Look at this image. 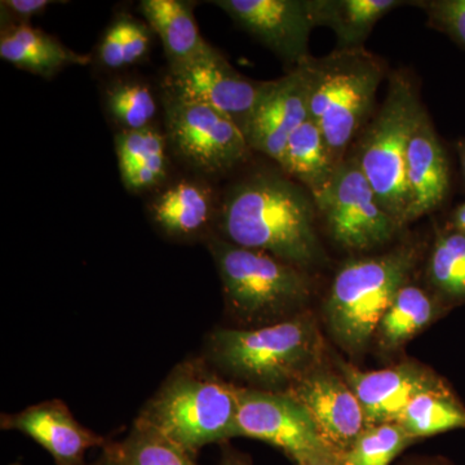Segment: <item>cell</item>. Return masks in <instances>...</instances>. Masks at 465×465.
Here are the masks:
<instances>
[{"label": "cell", "instance_id": "1", "mask_svg": "<svg viewBox=\"0 0 465 465\" xmlns=\"http://www.w3.org/2000/svg\"><path fill=\"white\" fill-rule=\"evenodd\" d=\"M317 215L307 189L283 171L259 170L222 195L216 235L307 271L324 258Z\"/></svg>", "mask_w": 465, "mask_h": 465}, {"label": "cell", "instance_id": "2", "mask_svg": "<svg viewBox=\"0 0 465 465\" xmlns=\"http://www.w3.org/2000/svg\"><path fill=\"white\" fill-rule=\"evenodd\" d=\"M323 344L316 321L302 312L253 329L219 327L208 333L204 361L251 390L287 391L320 366Z\"/></svg>", "mask_w": 465, "mask_h": 465}, {"label": "cell", "instance_id": "3", "mask_svg": "<svg viewBox=\"0 0 465 465\" xmlns=\"http://www.w3.org/2000/svg\"><path fill=\"white\" fill-rule=\"evenodd\" d=\"M237 412L238 385L202 358L174 367L136 420L194 457L204 446L235 437Z\"/></svg>", "mask_w": 465, "mask_h": 465}, {"label": "cell", "instance_id": "4", "mask_svg": "<svg viewBox=\"0 0 465 465\" xmlns=\"http://www.w3.org/2000/svg\"><path fill=\"white\" fill-rule=\"evenodd\" d=\"M308 82L309 119L322 131L336 166L374 113L385 76L381 57L367 51L335 50L300 64Z\"/></svg>", "mask_w": 465, "mask_h": 465}, {"label": "cell", "instance_id": "5", "mask_svg": "<svg viewBox=\"0 0 465 465\" xmlns=\"http://www.w3.org/2000/svg\"><path fill=\"white\" fill-rule=\"evenodd\" d=\"M206 246L222 281L226 312L241 329L296 316L311 299L312 281L305 269L217 235Z\"/></svg>", "mask_w": 465, "mask_h": 465}, {"label": "cell", "instance_id": "6", "mask_svg": "<svg viewBox=\"0 0 465 465\" xmlns=\"http://www.w3.org/2000/svg\"><path fill=\"white\" fill-rule=\"evenodd\" d=\"M419 249L405 243L381 253L349 260L333 278L324 318L333 341L351 354L362 353L397 292L409 283Z\"/></svg>", "mask_w": 465, "mask_h": 465}, {"label": "cell", "instance_id": "7", "mask_svg": "<svg viewBox=\"0 0 465 465\" xmlns=\"http://www.w3.org/2000/svg\"><path fill=\"white\" fill-rule=\"evenodd\" d=\"M424 112L414 79L406 72L393 73L381 110L366 125L351 155L401 229L409 206L407 148Z\"/></svg>", "mask_w": 465, "mask_h": 465}, {"label": "cell", "instance_id": "8", "mask_svg": "<svg viewBox=\"0 0 465 465\" xmlns=\"http://www.w3.org/2000/svg\"><path fill=\"white\" fill-rule=\"evenodd\" d=\"M161 101L171 157L189 173L215 182L249 161L246 136L228 116L167 90Z\"/></svg>", "mask_w": 465, "mask_h": 465}, {"label": "cell", "instance_id": "9", "mask_svg": "<svg viewBox=\"0 0 465 465\" xmlns=\"http://www.w3.org/2000/svg\"><path fill=\"white\" fill-rule=\"evenodd\" d=\"M313 200L330 237L342 249L375 250L401 231L351 155L336 167L331 182Z\"/></svg>", "mask_w": 465, "mask_h": 465}, {"label": "cell", "instance_id": "10", "mask_svg": "<svg viewBox=\"0 0 465 465\" xmlns=\"http://www.w3.org/2000/svg\"><path fill=\"white\" fill-rule=\"evenodd\" d=\"M235 437L271 443L295 464L338 455L320 436L307 410L286 391L238 387Z\"/></svg>", "mask_w": 465, "mask_h": 465}, {"label": "cell", "instance_id": "11", "mask_svg": "<svg viewBox=\"0 0 465 465\" xmlns=\"http://www.w3.org/2000/svg\"><path fill=\"white\" fill-rule=\"evenodd\" d=\"M264 82L238 73L211 45L179 65L168 66L164 90L203 104L232 119L246 136Z\"/></svg>", "mask_w": 465, "mask_h": 465}, {"label": "cell", "instance_id": "12", "mask_svg": "<svg viewBox=\"0 0 465 465\" xmlns=\"http://www.w3.org/2000/svg\"><path fill=\"white\" fill-rule=\"evenodd\" d=\"M222 195L213 180L185 174L164 183L146 203L150 223L167 240L207 243L215 237Z\"/></svg>", "mask_w": 465, "mask_h": 465}, {"label": "cell", "instance_id": "13", "mask_svg": "<svg viewBox=\"0 0 465 465\" xmlns=\"http://www.w3.org/2000/svg\"><path fill=\"white\" fill-rule=\"evenodd\" d=\"M213 5L291 69L311 57L309 36L316 26L309 0H215Z\"/></svg>", "mask_w": 465, "mask_h": 465}, {"label": "cell", "instance_id": "14", "mask_svg": "<svg viewBox=\"0 0 465 465\" xmlns=\"http://www.w3.org/2000/svg\"><path fill=\"white\" fill-rule=\"evenodd\" d=\"M311 415L318 433L341 457L366 430L365 414L354 391L341 375L318 366L289 391Z\"/></svg>", "mask_w": 465, "mask_h": 465}, {"label": "cell", "instance_id": "15", "mask_svg": "<svg viewBox=\"0 0 465 465\" xmlns=\"http://www.w3.org/2000/svg\"><path fill=\"white\" fill-rule=\"evenodd\" d=\"M308 119L307 75L298 65L275 81L264 82L247 128V143L252 152L280 166L291 134Z\"/></svg>", "mask_w": 465, "mask_h": 465}, {"label": "cell", "instance_id": "16", "mask_svg": "<svg viewBox=\"0 0 465 465\" xmlns=\"http://www.w3.org/2000/svg\"><path fill=\"white\" fill-rule=\"evenodd\" d=\"M339 369L362 406L366 428L399 423L410 401L445 381L432 370L415 362H403L379 371H360L341 362Z\"/></svg>", "mask_w": 465, "mask_h": 465}, {"label": "cell", "instance_id": "17", "mask_svg": "<svg viewBox=\"0 0 465 465\" xmlns=\"http://www.w3.org/2000/svg\"><path fill=\"white\" fill-rule=\"evenodd\" d=\"M0 428L29 437L51 455L56 465H84L88 450L104 449L109 443L79 423L60 400L45 401L16 414H3Z\"/></svg>", "mask_w": 465, "mask_h": 465}, {"label": "cell", "instance_id": "18", "mask_svg": "<svg viewBox=\"0 0 465 465\" xmlns=\"http://www.w3.org/2000/svg\"><path fill=\"white\" fill-rule=\"evenodd\" d=\"M409 206L405 226L442 206L450 191L448 155L427 110L419 119L406 157Z\"/></svg>", "mask_w": 465, "mask_h": 465}, {"label": "cell", "instance_id": "19", "mask_svg": "<svg viewBox=\"0 0 465 465\" xmlns=\"http://www.w3.org/2000/svg\"><path fill=\"white\" fill-rule=\"evenodd\" d=\"M114 145L119 173L128 193L153 194L170 182L171 153L166 134L157 124L116 133Z\"/></svg>", "mask_w": 465, "mask_h": 465}, {"label": "cell", "instance_id": "20", "mask_svg": "<svg viewBox=\"0 0 465 465\" xmlns=\"http://www.w3.org/2000/svg\"><path fill=\"white\" fill-rule=\"evenodd\" d=\"M0 57L18 69L43 78H52L65 67L90 63V57L75 54L54 36L30 24L3 27Z\"/></svg>", "mask_w": 465, "mask_h": 465}, {"label": "cell", "instance_id": "21", "mask_svg": "<svg viewBox=\"0 0 465 465\" xmlns=\"http://www.w3.org/2000/svg\"><path fill=\"white\" fill-rule=\"evenodd\" d=\"M412 5L402 0H309L314 26L329 27L336 36L335 50H357L376 24L393 9Z\"/></svg>", "mask_w": 465, "mask_h": 465}, {"label": "cell", "instance_id": "22", "mask_svg": "<svg viewBox=\"0 0 465 465\" xmlns=\"http://www.w3.org/2000/svg\"><path fill=\"white\" fill-rule=\"evenodd\" d=\"M145 23L163 45L168 66L179 65L206 47L194 17V3L185 0H142Z\"/></svg>", "mask_w": 465, "mask_h": 465}, {"label": "cell", "instance_id": "23", "mask_svg": "<svg viewBox=\"0 0 465 465\" xmlns=\"http://www.w3.org/2000/svg\"><path fill=\"white\" fill-rule=\"evenodd\" d=\"M442 307L436 296L415 284H405L376 329V345L387 353L400 351L440 316Z\"/></svg>", "mask_w": 465, "mask_h": 465}, {"label": "cell", "instance_id": "24", "mask_svg": "<svg viewBox=\"0 0 465 465\" xmlns=\"http://www.w3.org/2000/svg\"><path fill=\"white\" fill-rule=\"evenodd\" d=\"M281 170L316 198L331 182L336 163L322 131L312 119L291 134Z\"/></svg>", "mask_w": 465, "mask_h": 465}, {"label": "cell", "instance_id": "25", "mask_svg": "<svg viewBox=\"0 0 465 465\" xmlns=\"http://www.w3.org/2000/svg\"><path fill=\"white\" fill-rule=\"evenodd\" d=\"M399 423L415 440L460 430L465 428V406L443 381L410 401Z\"/></svg>", "mask_w": 465, "mask_h": 465}, {"label": "cell", "instance_id": "26", "mask_svg": "<svg viewBox=\"0 0 465 465\" xmlns=\"http://www.w3.org/2000/svg\"><path fill=\"white\" fill-rule=\"evenodd\" d=\"M104 108L118 133L140 131L155 125L159 109L152 85L139 76H118L104 87Z\"/></svg>", "mask_w": 465, "mask_h": 465}, {"label": "cell", "instance_id": "27", "mask_svg": "<svg viewBox=\"0 0 465 465\" xmlns=\"http://www.w3.org/2000/svg\"><path fill=\"white\" fill-rule=\"evenodd\" d=\"M427 277L442 304L465 302L464 232L452 226L437 232L428 259Z\"/></svg>", "mask_w": 465, "mask_h": 465}, {"label": "cell", "instance_id": "28", "mask_svg": "<svg viewBox=\"0 0 465 465\" xmlns=\"http://www.w3.org/2000/svg\"><path fill=\"white\" fill-rule=\"evenodd\" d=\"M114 446L124 465H200L192 454L139 420Z\"/></svg>", "mask_w": 465, "mask_h": 465}, {"label": "cell", "instance_id": "29", "mask_svg": "<svg viewBox=\"0 0 465 465\" xmlns=\"http://www.w3.org/2000/svg\"><path fill=\"white\" fill-rule=\"evenodd\" d=\"M415 440L400 423L367 427L341 455L344 465H391Z\"/></svg>", "mask_w": 465, "mask_h": 465}, {"label": "cell", "instance_id": "30", "mask_svg": "<svg viewBox=\"0 0 465 465\" xmlns=\"http://www.w3.org/2000/svg\"><path fill=\"white\" fill-rule=\"evenodd\" d=\"M414 5L423 9L428 26L465 48V0H421Z\"/></svg>", "mask_w": 465, "mask_h": 465}, {"label": "cell", "instance_id": "31", "mask_svg": "<svg viewBox=\"0 0 465 465\" xmlns=\"http://www.w3.org/2000/svg\"><path fill=\"white\" fill-rule=\"evenodd\" d=\"M96 58L100 67L108 72H121L127 67L124 57V15H119L101 36Z\"/></svg>", "mask_w": 465, "mask_h": 465}, {"label": "cell", "instance_id": "32", "mask_svg": "<svg viewBox=\"0 0 465 465\" xmlns=\"http://www.w3.org/2000/svg\"><path fill=\"white\" fill-rule=\"evenodd\" d=\"M153 30L143 21L124 15V42L125 66L142 63L152 50Z\"/></svg>", "mask_w": 465, "mask_h": 465}, {"label": "cell", "instance_id": "33", "mask_svg": "<svg viewBox=\"0 0 465 465\" xmlns=\"http://www.w3.org/2000/svg\"><path fill=\"white\" fill-rule=\"evenodd\" d=\"M60 2L54 0H3V20H7V25H26L33 17L41 16L52 5Z\"/></svg>", "mask_w": 465, "mask_h": 465}, {"label": "cell", "instance_id": "34", "mask_svg": "<svg viewBox=\"0 0 465 465\" xmlns=\"http://www.w3.org/2000/svg\"><path fill=\"white\" fill-rule=\"evenodd\" d=\"M219 465H252L251 459L243 452L232 449L228 442L222 443V457Z\"/></svg>", "mask_w": 465, "mask_h": 465}, {"label": "cell", "instance_id": "35", "mask_svg": "<svg viewBox=\"0 0 465 465\" xmlns=\"http://www.w3.org/2000/svg\"><path fill=\"white\" fill-rule=\"evenodd\" d=\"M84 465H124L122 464L121 459L118 457V452H116L114 443H108L105 448L103 449V452L96 460L92 461V463L84 464Z\"/></svg>", "mask_w": 465, "mask_h": 465}, {"label": "cell", "instance_id": "36", "mask_svg": "<svg viewBox=\"0 0 465 465\" xmlns=\"http://www.w3.org/2000/svg\"><path fill=\"white\" fill-rule=\"evenodd\" d=\"M296 465H344V463L339 455H332V457L312 459V460L302 461Z\"/></svg>", "mask_w": 465, "mask_h": 465}, {"label": "cell", "instance_id": "37", "mask_svg": "<svg viewBox=\"0 0 465 465\" xmlns=\"http://www.w3.org/2000/svg\"><path fill=\"white\" fill-rule=\"evenodd\" d=\"M459 161H460L461 171H463L465 179V139H460L457 145Z\"/></svg>", "mask_w": 465, "mask_h": 465}, {"label": "cell", "instance_id": "38", "mask_svg": "<svg viewBox=\"0 0 465 465\" xmlns=\"http://www.w3.org/2000/svg\"><path fill=\"white\" fill-rule=\"evenodd\" d=\"M414 465H450L449 463H446V461L443 460H428L423 461V463H418Z\"/></svg>", "mask_w": 465, "mask_h": 465}]
</instances>
